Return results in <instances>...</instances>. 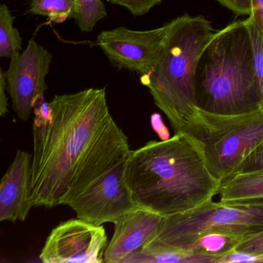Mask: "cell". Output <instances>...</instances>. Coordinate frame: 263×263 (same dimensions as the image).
<instances>
[{"instance_id": "cell-1", "label": "cell", "mask_w": 263, "mask_h": 263, "mask_svg": "<svg viewBox=\"0 0 263 263\" xmlns=\"http://www.w3.org/2000/svg\"><path fill=\"white\" fill-rule=\"evenodd\" d=\"M29 199L32 206L62 204L77 167L111 118L105 88L43 98L35 106Z\"/></svg>"}, {"instance_id": "cell-2", "label": "cell", "mask_w": 263, "mask_h": 263, "mask_svg": "<svg viewBox=\"0 0 263 263\" xmlns=\"http://www.w3.org/2000/svg\"><path fill=\"white\" fill-rule=\"evenodd\" d=\"M124 179L139 207L161 216L183 213L212 200L221 185L198 141L186 133L130 151Z\"/></svg>"}, {"instance_id": "cell-3", "label": "cell", "mask_w": 263, "mask_h": 263, "mask_svg": "<svg viewBox=\"0 0 263 263\" xmlns=\"http://www.w3.org/2000/svg\"><path fill=\"white\" fill-rule=\"evenodd\" d=\"M195 103L216 115L260 110V90L247 19L214 33L195 70Z\"/></svg>"}, {"instance_id": "cell-4", "label": "cell", "mask_w": 263, "mask_h": 263, "mask_svg": "<svg viewBox=\"0 0 263 263\" xmlns=\"http://www.w3.org/2000/svg\"><path fill=\"white\" fill-rule=\"evenodd\" d=\"M165 25L161 58L141 81L175 134L187 133L198 110L194 84L197 64L215 32L203 16L184 14Z\"/></svg>"}, {"instance_id": "cell-5", "label": "cell", "mask_w": 263, "mask_h": 263, "mask_svg": "<svg viewBox=\"0 0 263 263\" xmlns=\"http://www.w3.org/2000/svg\"><path fill=\"white\" fill-rule=\"evenodd\" d=\"M186 134L198 141L211 172L221 182L263 142V111L223 115L198 108Z\"/></svg>"}, {"instance_id": "cell-6", "label": "cell", "mask_w": 263, "mask_h": 263, "mask_svg": "<svg viewBox=\"0 0 263 263\" xmlns=\"http://www.w3.org/2000/svg\"><path fill=\"white\" fill-rule=\"evenodd\" d=\"M263 231V199L215 201L210 200L183 213L163 216L155 240L183 249L209 232L254 235Z\"/></svg>"}, {"instance_id": "cell-7", "label": "cell", "mask_w": 263, "mask_h": 263, "mask_svg": "<svg viewBox=\"0 0 263 263\" xmlns=\"http://www.w3.org/2000/svg\"><path fill=\"white\" fill-rule=\"evenodd\" d=\"M52 59L51 53L33 39L22 53L10 58L5 72L7 91L13 110L22 121L30 119L35 106L44 97Z\"/></svg>"}, {"instance_id": "cell-8", "label": "cell", "mask_w": 263, "mask_h": 263, "mask_svg": "<svg viewBox=\"0 0 263 263\" xmlns=\"http://www.w3.org/2000/svg\"><path fill=\"white\" fill-rule=\"evenodd\" d=\"M118 161L108 172L84 192L66 202L77 217L95 226L115 223L139 206L132 198L124 179V163Z\"/></svg>"}, {"instance_id": "cell-9", "label": "cell", "mask_w": 263, "mask_h": 263, "mask_svg": "<svg viewBox=\"0 0 263 263\" xmlns=\"http://www.w3.org/2000/svg\"><path fill=\"white\" fill-rule=\"evenodd\" d=\"M165 33L166 25L144 31L119 27L101 32L97 45L114 67L146 76L161 58Z\"/></svg>"}, {"instance_id": "cell-10", "label": "cell", "mask_w": 263, "mask_h": 263, "mask_svg": "<svg viewBox=\"0 0 263 263\" xmlns=\"http://www.w3.org/2000/svg\"><path fill=\"white\" fill-rule=\"evenodd\" d=\"M107 245L102 226L73 218L52 230L40 258L44 263H103Z\"/></svg>"}, {"instance_id": "cell-11", "label": "cell", "mask_w": 263, "mask_h": 263, "mask_svg": "<svg viewBox=\"0 0 263 263\" xmlns=\"http://www.w3.org/2000/svg\"><path fill=\"white\" fill-rule=\"evenodd\" d=\"M130 152L128 138L111 117L77 167L62 204L93 185Z\"/></svg>"}, {"instance_id": "cell-12", "label": "cell", "mask_w": 263, "mask_h": 263, "mask_svg": "<svg viewBox=\"0 0 263 263\" xmlns=\"http://www.w3.org/2000/svg\"><path fill=\"white\" fill-rule=\"evenodd\" d=\"M163 216L144 208H137L118 218L104 255V262L122 263L127 256L155 239Z\"/></svg>"}, {"instance_id": "cell-13", "label": "cell", "mask_w": 263, "mask_h": 263, "mask_svg": "<svg viewBox=\"0 0 263 263\" xmlns=\"http://www.w3.org/2000/svg\"><path fill=\"white\" fill-rule=\"evenodd\" d=\"M32 155L18 150L0 184V221H24L32 206L29 199Z\"/></svg>"}, {"instance_id": "cell-14", "label": "cell", "mask_w": 263, "mask_h": 263, "mask_svg": "<svg viewBox=\"0 0 263 263\" xmlns=\"http://www.w3.org/2000/svg\"><path fill=\"white\" fill-rule=\"evenodd\" d=\"M122 263H214L213 258L195 255L154 239L130 254Z\"/></svg>"}, {"instance_id": "cell-15", "label": "cell", "mask_w": 263, "mask_h": 263, "mask_svg": "<svg viewBox=\"0 0 263 263\" xmlns=\"http://www.w3.org/2000/svg\"><path fill=\"white\" fill-rule=\"evenodd\" d=\"M220 201L263 199V172L237 174L221 181Z\"/></svg>"}, {"instance_id": "cell-16", "label": "cell", "mask_w": 263, "mask_h": 263, "mask_svg": "<svg viewBox=\"0 0 263 263\" xmlns=\"http://www.w3.org/2000/svg\"><path fill=\"white\" fill-rule=\"evenodd\" d=\"M246 238L245 235L237 234L209 232L181 249L195 255L210 257L213 258L214 263H217L220 257L235 251Z\"/></svg>"}, {"instance_id": "cell-17", "label": "cell", "mask_w": 263, "mask_h": 263, "mask_svg": "<svg viewBox=\"0 0 263 263\" xmlns=\"http://www.w3.org/2000/svg\"><path fill=\"white\" fill-rule=\"evenodd\" d=\"M14 16L6 4L0 6V57L11 58L22 50V37L13 26Z\"/></svg>"}, {"instance_id": "cell-18", "label": "cell", "mask_w": 263, "mask_h": 263, "mask_svg": "<svg viewBox=\"0 0 263 263\" xmlns=\"http://www.w3.org/2000/svg\"><path fill=\"white\" fill-rule=\"evenodd\" d=\"M30 13L47 16L52 22L62 24L67 19H74L75 0H31Z\"/></svg>"}, {"instance_id": "cell-19", "label": "cell", "mask_w": 263, "mask_h": 263, "mask_svg": "<svg viewBox=\"0 0 263 263\" xmlns=\"http://www.w3.org/2000/svg\"><path fill=\"white\" fill-rule=\"evenodd\" d=\"M74 20L81 31L91 32L95 25L107 16L105 6L101 0H75Z\"/></svg>"}, {"instance_id": "cell-20", "label": "cell", "mask_w": 263, "mask_h": 263, "mask_svg": "<svg viewBox=\"0 0 263 263\" xmlns=\"http://www.w3.org/2000/svg\"><path fill=\"white\" fill-rule=\"evenodd\" d=\"M248 24L253 46L254 61L260 90V110L263 111V37L257 28L253 20L248 16Z\"/></svg>"}, {"instance_id": "cell-21", "label": "cell", "mask_w": 263, "mask_h": 263, "mask_svg": "<svg viewBox=\"0 0 263 263\" xmlns=\"http://www.w3.org/2000/svg\"><path fill=\"white\" fill-rule=\"evenodd\" d=\"M115 5L125 7L133 16H144L153 7L161 4V0H107Z\"/></svg>"}, {"instance_id": "cell-22", "label": "cell", "mask_w": 263, "mask_h": 263, "mask_svg": "<svg viewBox=\"0 0 263 263\" xmlns=\"http://www.w3.org/2000/svg\"><path fill=\"white\" fill-rule=\"evenodd\" d=\"M258 172H263V142L244 160L235 175Z\"/></svg>"}, {"instance_id": "cell-23", "label": "cell", "mask_w": 263, "mask_h": 263, "mask_svg": "<svg viewBox=\"0 0 263 263\" xmlns=\"http://www.w3.org/2000/svg\"><path fill=\"white\" fill-rule=\"evenodd\" d=\"M235 251L253 255H263V231L246 237Z\"/></svg>"}, {"instance_id": "cell-24", "label": "cell", "mask_w": 263, "mask_h": 263, "mask_svg": "<svg viewBox=\"0 0 263 263\" xmlns=\"http://www.w3.org/2000/svg\"><path fill=\"white\" fill-rule=\"evenodd\" d=\"M221 6L231 10L236 16H250L252 10V0H215Z\"/></svg>"}, {"instance_id": "cell-25", "label": "cell", "mask_w": 263, "mask_h": 263, "mask_svg": "<svg viewBox=\"0 0 263 263\" xmlns=\"http://www.w3.org/2000/svg\"><path fill=\"white\" fill-rule=\"evenodd\" d=\"M151 124L161 141H167L171 138L168 129L163 122L161 115L158 113L153 114L151 117Z\"/></svg>"}, {"instance_id": "cell-26", "label": "cell", "mask_w": 263, "mask_h": 263, "mask_svg": "<svg viewBox=\"0 0 263 263\" xmlns=\"http://www.w3.org/2000/svg\"><path fill=\"white\" fill-rule=\"evenodd\" d=\"M250 17L263 37V0H252V10Z\"/></svg>"}, {"instance_id": "cell-27", "label": "cell", "mask_w": 263, "mask_h": 263, "mask_svg": "<svg viewBox=\"0 0 263 263\" xmlns=\"http://www.w3.org/2000/svg\"><path fill=\"white\" fill-rule=\"evenodd\" d=\"M7 80L5 73L0 69V115L4 116L8 112V99L7 97Z\"/></svg>"}]
</instances>
